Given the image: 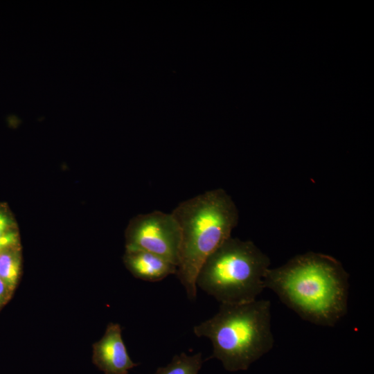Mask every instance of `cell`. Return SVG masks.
Wrapping results in <instances>:
<instances>
[{
    "mask_svg": "<svg viewBox=\"0 0 374 374\" xmlns=\"http://www.w3.org/2000/svg\"><path fill=\"white\" fill-rule=\"evenodd\" d=\"M349 275L332 256L315 252L297 255L269 269L265 287L302 319L334 326L348 311Z\"/></svg>",
    "mask_w": 374,
    "mask_h": 374,
    "instance_id": "1",
    "label": "cell"
},
{
    "mask_svg": "<svg viewBox=\"0 0 374 374\" xmlns=\"http://www.w3.org/2000/svg\"><path fill=\"white\" fill-rule=\"evenodd\" d=\"M171 214L180 231L176 276L190 301L197 297L196 278L206 259L231 237L238 208L222 188L206 191L179 203Z\"/></svg>",
    "mask_w": 374,
    "mask_h": 374,
    "instance_id": "2",
    "label": "cell"
},
{
    "mask_svg": "<svg viewBox=\"0 0 374 374\" xmlns=\"http://www.w3.org/2000/svg\"><path fill=\"white\" fill-rule=\"evenodd\" d=\"M193 332L211 340L210 358L219 359L226 371H245L273 348L271 303L257 299L239 304L220 303L217 312L194 326Z\"/></svg>",
    "mask_w": 374,
    "mask_h": 374,
    "instance_id": "3",
    "label": "cell"
},
{
    "mask_svg": "<svg viewBox=\"0 0 374 374\" xmlns=\"http://www.w3.org/2000/svg\"><path fill=\"white\" fill-rule=\"evenodd\" d=\"M269 265L268 256L253 242L230 237L204 262L196 286L220 303L251 302L265 288Z\"/></svg>",
    "mask_w": 374,
    "mask_h": 374,
    "instance_id": "4",
    "label": "cell"
},
{
    "mask_svg": "<svg viewBox=\"0 0 374 374\" xmlns=\"http://www.w3.org/2000/svg\"><path fill=\"white\" fill-rule=\"evenodd\" d=\"M126 249L143 250L178 265L180 231L170 213L154 211L133 218L126 230Z\"/></svg>",
    "mask_w": 374,
    "mask_h": 374,
    "instance_id": "5",
    "label": "cell"
},
{
    "mask_svg": "<svg viewBox=\"0 0 374 374\" xmlns=\"http://www.w3.org/2000/svg\"><path fill=\"white\" fill-rule=\"evenodd\" d=\"M92 347V363L105 374H129L138 366L127 353L118 323H109L102 338Z\"/></svg>",
    "mask_w": 374,
    "mask_h": 374,
    "instance_id": "6",
    "label": "cell"
},
{
    "mask_svg": "<svg viewBox=\"0 0 374 374\" xmlns=\"http://www.w3.org/2000/svg\"><path fill=\"white\" fill-rule=\"evenodd\" d=\"M123 260L131 274L145 281H160L177 272V266L174 264L161 256L143 250L126 249Z\"/></svg>",
    "mask_w": 374,
    "mask_h": 374,
    "instance_id": "7",
    "label": "cell"
},
{
    "mask_svg": "<svg viewBox=\"0 0 374 374\" xmlns=\"http://www.w3.org/2000/svg\"><path fill=\"white\" fill-rule=\"evenodd\" d=\"M21 271V256L19 247L0 253V278L14 292Z\"/></svg>",
    "mask_w": 374,
    "mask_h": 374,
    "instance_id": "8",
    "label": "cell"
},
{
    "mask_svg": "<svg viewBox=\"0 0 374 374\" xmlns=\"http://www.w3.org/2000/svg\"><path fill=\"white\" fill-rule=\"evenodd\" d=\"M203 364L202 354L175 355L166 366L159 367L154 374H198Z\"/></svg>",
    "mask_w": 374,
    "mask_h": 374,
    "instance_id": "9",
    "label": "cell"
},
{
    "mask_svg": "<svg viewBox=\"0 0 374 374\" xmlns=\"http://www.w3.org/2000/svg\"><path fill=\"white\" fill-rule=\"evenodd\" d=\"M17 247H19V240L18 232L15 229L0 236V253Z\"/></svg>",
    "mask_w": 374,
    "mask_h": 374,
    "instance_id": "10",
    "label": "cell"
},
{
    "mask_svg": "<svg viewBox=\"0 0 374 374\" xmlns=\"http://www.w3.org/2000/svg\"><path fill=\"white\" fill-rule=\"evenodd\" d=\"M14 220L7 209L0 207V236L14 230Z\"/></svg>",
    "mask_w": 374,
    "mask_h": 374,
    "instance_id": "11",
    "label": "cell"
},
{
    "mask_svg": "<svg viewBox=\"0 0 374 374\" xmlns=\"http://www.w3.org/2000/svg\"><path fill=\"white\" fill-rule=\"evenodd\" d=\"M13 292L0 278V310L8 302Z\"/></svg>",
    "mask_w": 374,
    "mask_h": 374,
    "instance_id": "12",
    "label": "cell"
}]
</instances>
